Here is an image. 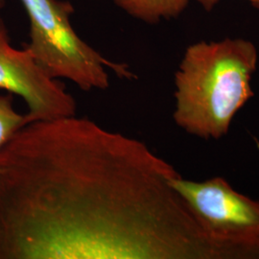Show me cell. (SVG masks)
<instances>
[{
	"mask_svg": "<svg viewBox=\"0 0 259 259\" xmlns=\"http://www.w3.org/2000/svg\"><path fill=\"white\" fill-rule=\"evenodd\" d=\"M139 139L84 117L27 123L0 151V259H244L211 239Z\"/></svg>",
	"mask_w": 259,
	"mask_h": 259,
	"instance_id": "6da1fadb",
	"label": "cell"
},
{
	"mask_svg": "<svg viewBox=\"0 0 259 259\" xmlns=\"http://www.w3.org/2000/svg\"><path fill=\"white\" fill-rule=\"evenodd\" d=\"M258 53L244 38L199 41L186 48L175 74L177 125L204 139L226 136L236 113L254 95Z\"/></svg>",
	"mask_w": 259,
	"mask_h": 259,
	"instance_id": "7a4b0ae2",
	"label": "cell"
},
{
	"mask_svg": "<svg viewBox=\"0 0 259 259\" xmlns=\"http://www.w3.org/2000/svg\"><path fill=\"white\" fill-rule=\"evenodd\" d=\"M30 21V42L25 46L54 79H66L90 92L110 85L107 68L119 77L133 78L125 64L107 60L77 35L70 23L74 8L64 0H20Z\"/></svg>",
	"mask_w": 259,
	"mask_h": 259,
	"instance_id": "3957f363",
	"label": "cell"
},
{
	"mask_svg": "<svg viewBox=\"0 0 259 259\" xmlns=\"http://www.w3.org/2000/svg\"><path fill=\"white\" fill-rule=\"evenodd\" d=\"M171 185L211 239L259 259V201L241 194L222 177L194 182L180 175Z\"/></svg>",
	"mask_w": 259,
	"mask_h": 259,
	"instance_id": "277c9868",
	"label": "cell"
},
{
	"mask_svg": "<svg viewBox=\"0 0 259 259\" xmlns=\"http://www.w3.org/2000/svg\"><path fill=\"white\" fill-rule=\"evenodd\" d=\"M0 90L20 96L28 107L27 123L76 114L74 97L65 84L47 74L27 48L10 44L8 30L0 19Z\"/></svg>",
	"mask_w": 259,
	"mask_h": 259,
	"instance_id": "5b68a950",
	"label": "cell"
},
{
	"mask_svg": "<svg viewBox=\"0 0 259 259\" xmlns=\"http://www.w3.org/2000/svg\"><path fill=\"white\" fill-rule=\"evenodd\" d=\"M115 4L129 16L148 24H157L161 19L179 17L189 0H114Z\"/></svg>",
	"mask_w": 259,
	"mask_h": 259,
	"instance_id": "8992f818",
	"label": "cell"
},
{
	"mask_svg": "<svg viewBox=\"0 0 259 259\" xmlns=\"http://www.w3.org/2000/svg\"><path fill=\"white\" fill-rule=\"evenodd\" d=\"M27 124L25 114L16 111L13 94H0V151L11 138Z\"/></svg>",
	"mask_w": 259,
	"mask_h": 259,
	"instance_id": "52a82bcc",
	"label": "cell"
},
{
	"mask_svg": "<svg viewBox=\"0 0 259 259\" xmlns=\"http://www.w3.org/2000/svg\"><path fill=\"white\" fill-rule=\"evenodd\" d=\"M196 1L199 2L205 11H211L215 7V5L221 0H196ZM247 1L250 2L253 8L259 10V0H247Z\"/></svg>",
	"mask_w": 259,
	"mask_h": 259,
	"instance_id": "ba28073f",
	"label": "cell"
},
{
	"mask_svg": "<svg viewBox=\"0 0 259 259\" xmlns=\"http://www.w3.org/2000/svg\"><path fill=\"white\" fill-rule=\"evenodd\" d=\"M254 140H255V144H256V147H257V149L259 150V141L258 139H254Z\"/></svg>",
	"mask_w": 259,
	"mask_h": 259,
	"instance_id": "9c48e42d",
	"label": "cell"
},
{
	"mask_svg": "<svg viewBox=\"0 0 259 259\" xmlns=\"http://www.w3.org/2000/svg\"><path fill=\"white\" fill-rule=\"evenodd\" d=\"M3 2H4V0H0V7L2 6V4H3Z\"/></svg>",
	"mask_w": 259,
	"mask_h": 259,
	"instance_id": "30bf717a",
	"label": "cell"
}]
</instances>
